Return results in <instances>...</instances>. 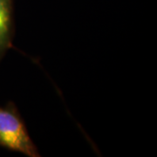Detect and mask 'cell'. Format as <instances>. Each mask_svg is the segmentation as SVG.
Here are the masks:
<instances>
[{
    "instance_id": "cell-1",
    "label": "cell",
    "mask_w": 157,
    "mask_h": 157,
    "mask_svg": "<svg viewBox=\"0 0 157 157\" xmlns=\"http://www.w3.org/2000/svg\"><path fill=\"white\" fill-rule=\"evenodd\" d=\"M0 146L29 157H40L13 102L0 107Z\"/></svg>"
},
{
    "instance_id": "cell-2",
    "label": "cell",
    "mask_w": 157,
    "mask_h": 157,
    "mask_svg": "<svg viewBox=\"0 0 157 157\" xmlns=\"http://www.w3.org/2000/svg\"><path fill=\"white\" fill-rule=\"evenodd\" d=\"M12 0H0V55L11 46L13 33Z\"/></svg>"
},
{
    "instance_id": "cell-3",
    "label": "cell",
    "mask_w": 157,
    "mask_h": 157,
    "mask_svg": "<svg viewBox=\"0 0 157 157\" xmlns=\"http://www.w3.org/2000/svg\"><path fill=\"white\" fill-rule=\"evenodd\" d=\"M1 57H2V56H1V55H0V59H1Z\"/></svg>"
}]
</instances>
